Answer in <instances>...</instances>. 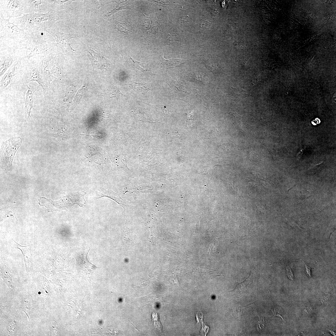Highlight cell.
<instances>
[{
    "instance_id": "obj_1",
    "label": "cell",
    "mask_w": 336,
    "mask_h": 336,
    "mask_svg": "<svg viewBox=\"0 0 336 336\" xmlns=\"http://www.w3.org/2000/svg\"><path fill=\"white\" fill-rule=\"evenodd\" d=\"M59 47L53 37L42 31L29 33L13 49L20 58H29L36 56L53 57Z\"/></svg>"
},
{
    "instance_id": "obj_2",
    "label": "cell",
    "mask_w": 336,
    "mask_h": 336,
    "mask_svg": "<svg viewBox=\"0 0 336 336\" xmlns=\"http://www.w3.org/2000/svg\"><path fill=\"white\" fill-rule=\"evenodd\" d=\"M63 16L56 7L55 4L47 13L24 14L21 17L14 18L12 23L28 33H36L45 31L56 21L64 19Z\"/></svg>"
},
{
    "instance_id": "obj_3",
    "label": "cell",
    "mask_w": 336,
    "mask_h": 336,
    "mask_svg": "<svg viewBox=\"0 0 336 336\" xmlns=\"http://www.w3.org/2000/svg\"><path fill=\"white\" fill-rule=\"evenodd\" d=\"M5 19L0 13V50L13 49L27 35L28 32Z\"/></svg>"
},
{
    "instance_id": "obj_4",
    "label": "cell",
    "mask_w": 336,
    "mask_h": 336,
    "mask_svg": "<svg viewBox=\"0 0 336 336\" xmlns=\"http://www.w3.org/2000/svg\"><path fill=\"white\" fill-rule=\"evenodd\" d=\"M21 143L20 137L13 138L2 142V163L4 168L9 169L12 166L14 155Z\"/></svg>"
},
{
    "instance_id": "obj_5",
    "label": "cell",
    "mask_w": 336,
    "mask_h": 336,
    "mask_svg": "<svg viewBox=\"0 0 336 336\" xmlns=\"http://www.w3.org/2000/svg\"><path fill=\"white\" fill-rule=\"evenodd\" d=\"M24 0H0V13L3 17L17 18L24 14Z\"/></svg>"
},
{
    "instance_id": "obj_6",
    "label": "cell",
    "mask_w": 336,
    "mask_h": 336,
    "mask_svg": "<svg viewBox=\"0 0 336 336\" xmlns=\"http://www.w3.org/2000/svg\"><path fill=\"white\" fill-rule=\"evenodd\" d=\"M86 194L84 191L70 192L58 201L47 200L54 207L60 209H69L75 204L82 207L86 203L84 198Z\"/></svg>"
},
{
    "instance_id": "obj_7",
    "label": "cell",
    "mask_w": 336,
    "mask_h": 336,
    "mask_svg": "<svg viewBox=\"0 0 336 336\" xmlns=\"http://www.w3.org/2000/svg\"><path fill=\"white\" fill-rule=\"evenodd\" d=\"M45 31L50 34L54 38L58 47L66 52L74 53L76 52L70 45V40L74 38L71 35L61 32L56 28L54 25Z\"/></svg>"
},
{
    "instance_id": "obj_8",
    "label": "cell",
    "mask_w": 336,
    "mask_h": 336,
    "mask_svg": "<svg viewBox=\"0 0 336 336\" xmlns=\"http://www.w3.org/2000/svg\"><path fill=\"white\" fill-rule=\"evenodd\" d=\"M24 14L46 13L50 11L55 4L47 0H24Z\"/></svg>"
},
{
    "instance_id": "obj_9",
    "label": "cell",
    "mask_w": 336,
    "mask_h": 336,
    "mask_svg": "<svg viewBox=\"0 0 336 336\" xmlns=\"http://www.w3.org/2000/svg\"><path fill=\"white\" fill-rule=\"evenodd\" d=\"M87 252L80 251L77 253L75 258L76 267L78 273L89 277L93 271L98 267L91 263L88 259Z\"/></svg>"
},
{
    "instance_id": "obj_10",
    "label": "cell",
    "mask_w": 336,
    "mask_h": 336,
    "mask_svg": "<svg viewBox=\"0 0 336 336\" xmlns=\"http://www.w3.org/2000/svg\"><path fill=\"white\" fill-rule=\"evenodd\" d=\"M0 75L2 76L20 58L14 50L7 49L0 50Z\"/></svg>"
},
{
    "instance_id": "obj_11",
    "label": "cell",
    "mask_w": 336,
    "mask_h": 336,
    "mask_svg": "<svg viewBox=\"0 0 336 336\" xmlns=\"http://www.w3.org/2000/svg\"><path fill=\"white\" fill-rule=\"evenodd\" d=\"M21 60L20 58L16 61L7 70L1 81L0 86L2 88H5L9 85L12 78L20 68Z\"/></svg>"
},
{
    "instance_id": "obj_12",
    "label": "cell",
    "mask_w": 336,
    "mask_h": 336,
    "mask_svg": "<svg viewBox=\"0 0 336 336\" xmlns=\"http://www.w3.org/2000/svg\"><path fill=\"white\" fill-rule=\"evenodd\" d=\"M24 97L25 102V117L26 120H28L31 117L30 113L33 107V94L32 91L28 87Z\"/></svg>"
},
{
    "instance_id": "obj_13",
    "label": "cell",
    "mask_w": 336,
    "mask_h": 336,
    "mask_svg": "<svg viewBox=\"0 0 336 336\" xmlns=\"http://www.w3.org/2000/svg\"><path fill=\"white\" fill-rule=\"evenodd\" d=\"M14 241L17 244V247L15 248L19 249L22 252L26 269H30L32 264V254L31 250L29 248L30 245L23 246L18 244L14 240Z\"/></svg>"
},
{
    "instance_id": "obj_14",
    "label": "cell",
    "mask_w": 336,
    "mask_h": 336,
    "mask_svg": "<svg viewBox=\"0 0 336 336\" xmlns=\"http://www.w3.org/2000/svg\"><path fill=\"white\" fill-rule=\"evenodd\" d=\"M96 193L98 198L104 197H108L114 200L121 205H123L121 198L114 192L107 191L101 188Z\"/></svg>"
},
{
    "instance_id": "obj_15",
    "label": "cell",
    "mask_w": 336,
    "mask_h": 336,
    "mask_svg": "<svg viewBox=\"0 0 336 336\" xmlns=\"http://www.w3.org/2000/svg\"><path fill=\"white\" fill-rule=\"evenodd\" d=\"M188 60H184L178 58L170 59L166 60L163 59L161 63L163 66L167 68H175L184 64L187 62Z\"/></svg>"
},
{
    "instance_id": "obj_16",
    "label": "cell",
    "mask_w": 336,
    "mask_h": 336,
    "mask_svg": "<svg viewBox=\"0 0 336 336\" xmlns=\"http://www.w3.org/2000/svg\"><path fill=\"white\" fill-rule=\"evenodd\" d=\"M130 86L134 90L142 93H147L151 90L148 84L144 82H134L129 84Z\"/></svg>"
},
{
    "instance_id": "obj_17",
    "label": "cell",
    "mask_w": 336,
    "mask_h": 336,
    "mask_svg": "<svg viewBox=\"0 0 336 336\" xmlns=\"http://www.w3.org/2000/svg\"><path fill=\"white\" fill-rule=\"evenodd\" d=\"M117 3L116 7L109 12L105 16L106 18L109 17L115 12L122 9L129 8V1H121L116 2Z\"/></svg>"
},
{
    "instance_id": "obj_18",
    "label": "cell",
    "mask_w": 336,
    "mask_h": 336,
    "mask_svg": "<svg viewBox=\"0 0 336 336\" xmlns=\"http://www.w3.org/2000/svg\"><path fill=\"white\" fill-rule=\"evenodd\" d=\"M252 282V278L251 277V275L249 276V277L244 281L240 283H237L235 288L233 290L232 292H241L243 289H244L246 287H247L250 284H251Z\"/></svg>"
},
{
    "instance_id": "obj_19",
    "label": "cell",
    "mask_w": 336,
    "mask_h": 336,
    "mask_svg": "<svg viewBox=\"0 0 336 336\" xmlns=\"http://www.w3.org/2000/svg\"><path fill=\"white\" fill-rule=\"evenodd\" d=\"M130 60L134 68L143 72H149V70L148 68V64L138 62L130 58Z\"/></svg>"
},
{
    "instance_id": "obj_20",
    "label": "cell",
    "mask_w": 336,
    "mask_h": 336,
    "mask_svg": "<svg viewBox=\"0 0 336 336\" xmlns=\"http://www.w3.org/2000/svg\"><path fill=\"white\" fill-rule=\"evenodd\" d=\"M151 319L155 328L158 330H161L162 327L159 320L158 313L155 312H152L151 315Z\"/></svg>"
},
{
    "instance_id": "obj_21",
    "label": "cell",
    "mask_w": 336,
    "mask_h": 336,
    "mask_svg": "<svg viewBox=\"0 0 336 336\" xmlns=\"http://www.w3.org/2000/svg\"><path fill=\"white\" fill-rule=\"evenodd\" d=\"M2 276L6 283L10 287H12L13 283L12 278L4 269H2Z\"/></svg>"
},
{
    "instance_id": "obj_22",
    "label": "cell",
    "mask_w": 336,
    "mask_h": 336,
    "mask_svg": "<svg viewBox=\"0 0 336 336\" xmlns=\"http://www.w3.org/2000/svg\"><path fill=\"white\" fill-rule=\"evenodd\" d=\"M256 324L257 331L259 332H261L265 327V320L264 317L259 316Z\"/></svg>"
},
{
    "instance_id": "obj_23",
    "label": "cell",
    "mask_w": 336,
    "mask_h": 336,
    "mask_svg": "<svg viewBox=\"0 0 336 336\" xmlns=\"http://www.w3.org/2000/svg\"><path fill=\"white\" fill-rule=\"evenodd\" d=\"M286 268L287 270V274L288 278L292 280H294V275L293 273L289 267L285 264Z\"/></svg>"
},
{
    "instance_id": "obj_24",
    "label": "cell",
    "mask_w": 336,
    "mask_h": 336,
    "mask_svg": "<svg viewBox=\"0 0 336 336\" xmlns=\"http://www.w3.org/2000/svg\"><path fill=\"white\" fill-rule=\"evenodd\" d=\"M282 310L279 307L275 308L273 309V313L274 315L280 316L282 318Z\"/></svg>"
},
{
    "instance_id": "obj_25",
    "label": "cell",
    "mask_w": 336,
    "mask_h": 336,
    "mask_svg": "<svg viewBox=\"0 0 336 336\" xmlns=\"http://www.w3.org/2000/svg\"><path fill=\"white\" fill-rule=\"evenodd\" d=\"M302 261L305 264V273L306 274L308 277H311V268L308 266L303 260Z\"/></svg>"
}]
</instances>
